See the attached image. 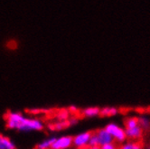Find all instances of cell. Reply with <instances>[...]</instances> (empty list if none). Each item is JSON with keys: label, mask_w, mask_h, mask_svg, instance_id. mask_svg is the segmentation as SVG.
Instances as JSON below:
<instances>
[{"label": "cell", "mask_w": 150, "mask_h": 149, "mask_svg": "<svg viewBox=\"0 0 150 149\" xmlns=\"http://www.w3.org/2000/svg\"><path fill=\"white\" fill-rule=\"evenodd\" d=\"M4 119L7 129H17L23 130L35 129L42 130L44 129L42 123L35 119H26L19 113H14L11 111H6L4 114Z\"/></svg>", "instance_id": "1"}, {"label": "cell", "mask_w": 150, "mask_h": 149, "mask_svg": "<svg viewBox=\"0 0 150 149\" xmlns=\"http://www.w3.org/2000/svg\"><path fill=\"white\" fill-rule=\"evenodd\" d=\"M106 131L110 133V135H112L115 138H117V140L120 141H124L127 137L126 132L124 130H122L121 129H120L119 126L115 124H110L106 126Z\"/></svg>", "instance_id": "2"}, {"label": "cell", "mask_w": 150, "mask_h": 149, "mask_svg": "<svg viewBox=\"0 0 150 149\" xmlns=\"http://www.w3.org/2000/svg\"><path fill=\"white\" fill-rule=\"evenodd\" d=\"M73 144V136H64L56 139L51 145L50 149H66Z\"/></svg>", "instance_id": "3"}, {"label": "cell", "mask_w": 150, "mask_h": 149, "mask_svg": "<svg viewBox=\"0 0 150 149\" xmlns=\"http://www.w3.org/2000/svg\"><path fill=\"white\" fill-rule=\"evenodd\" d=\"M94 134L97 136L100 145L110 143L112 141L111 135L107 132L106 129H94Z\"/></svg>", "instance_id": "4"}, {"label": "cell", "mask_w": 150, "mask_h": 149, "mask_svg": "<svg viewBox=\"0 0 150 149\" xmlns=\"http://www.w3.org/2000/svg\"><path fill=\"white\" fill-rule=\"evenodd\" d=\"M145 145L144 138H138L135 140H127V144L123 145L121 149H144Z\"/></svg>", "instance_id": "5"}, {"label": "cell", "mask_w": 150, "mask_h": 149, "mask_svg": "<svg viewBox=\"0 0 150 149\" xmlns=\"http://www.w3.org/2000/svg\"><path fill=\"white\" fill-rule=\"evenodd\" d=\"M91 135H92V130H90L86 133H83L77 136H73V145L76 146L85 145L90 140V138L91 137Z\"/></svg>", "instance_id": "6"}, {"label": "cell", "mask_w": 150, "mask_h": 149, "mask_svg": "<svg viewBox=\"0 0 150 149\" xmlns=\"http://www.w3.org/2000/svg\"><path fill=\"white\" fill-rule=\"evenodd\" d=\"M0 149H16V146L8 137L0 134Z\"/></svg>", "instance_id": "7"}, {"label": "cell", "mask_w": 150, "mask_h": 149, "mask_svg": "<svg viewBox=\"0 0 150 149\" xmlns=\"http://www.w3.org/2000/svg\"><path fill=\"white\" fill-rule=\"evenodd\" d=\"M123 124L127 129H133L138 126L139 124V118L137 117H129V118H126L123 120Z\"/></svg>", "instance_id": "8"}, {"label": "cell", "mask_w": 150, "mask_h": 149, "mask_svg": "<svg viewBox=\"0 0 150 149\" xmlns=\"http://www.w3.org/2000/svg\"><path fill=\"white\" fill-rule=\"evenodd\" d=\"M117 112V110L114 108H110V107H107V108H104L100 110L98 116L100 118H105V117H111V116H114L116 115Z\"/></svg>", "instance_id": "9"}, {"label": "cell", "mask_w": 150, "mask_h": 149, "mask_svg": "<svg viewBox=\"0 0 150 149\" xmlns=\"http://www.w3.org/2000/svg\"><path fill=\"white\" fill-rule=\"evenodd\" d=\"M100 109L99 108H88L82 109V117L83 119L88 118V117H93L95 115H98L100 112Z\"/></svg>", "instance_id": "10"}, {"label": "cell", "mask_w": 150, "mask_h": 149, "mask_svg": "<svg viewBox=\"0 0 150 149\" xmlns=\"http://www.w3.org/2000/svg\"><path fill=\"white\" fill-rule=\"evenodd\" d=\"M55 140H56L55 138H52V139H50L48 141H45L44 143H42V144L36 145L35 148H37V149H46V148H50L51 145L53 144V142H54Z\"/></svg>", "instance_id": "11"}, {"label": "cell", "mask_w": 150, "mask_h": 149, "mask_svg": "<svg viewBox=\"0 0 150 149\" xmlns=\"http://www.w3.org/2000/svg\"><path fill=\"white\" fill-rule=\"evenodd\" d=\"M134 110L140 114H146V113L150 114V107H138V108L134 109Z\"/></svg>", "instance_id": "12"}, {"label": "cell", "mask_w": 150, "mask_h": 149, "mask_svg": "<svg viewBox=\"0 0 150 149\" xmlns=\"http://www.w3.org/2000/svg\"><path fill=\"white\" fill-rule=\"evenodd\" d=\"M76 149H101V146H94V145H80V146H77Z\"/></svg>", "instance_id": "13"}, {"label": "cell", "mask_w": 150, "mask_h": 149, "mask_svg": "<svg viewBox=\"0 0 150 149\" xmlns=\"http://www.w3.org/2000/svg\"><path fill=\"white\" fill-rule=\"evenodd\" d=\"M6 47L8 49H10V50H15V49H16V47H17V42H16V41H15V40L9 41L7 44H6Z\"/></svg>", "instance_id": "14"}, {"label": "cell", "mask_w": 150, "mask_h": 149, "mask_svg": "<svg viewBox=\"0 0 150 149\" xmlns=\"http://www.w3.org/2000/svg\"><path fill=\"white\" fill-rule=\"evenodd\" d=\"M130 110H134V109L132 108H127V107H122L119 109V112H120L121 114H127Z\"/></svg>", "instance_id": "15"}, {"label": "cell", "mask_w": 150, "mask_h": 149, "mask_svg": "<svg viewBox=\"0 0 150 149\" xmlns=\"http://www.w3.org/2000/svg\"><path fill=\"white\" fill-rule=\"evenodd\" d=\"M146 149H150V141L147 143V145H146Z\"/></svg>", "instance_id": "16"}, {"label": "cell", "mask_w": 150, "mask_h": 149, "mask_svg": "<svg viewBox=\"0 0 150 149\" xmlns=\"http://www.w3.org/2000/svg\"><path fill=\"white\" fill-rule=\"evenodd\" d=\"M35 149H37V148H35ZM46 149H50V148H46Z\"/></svg>", "instance_id": "17"}]
</instances>
